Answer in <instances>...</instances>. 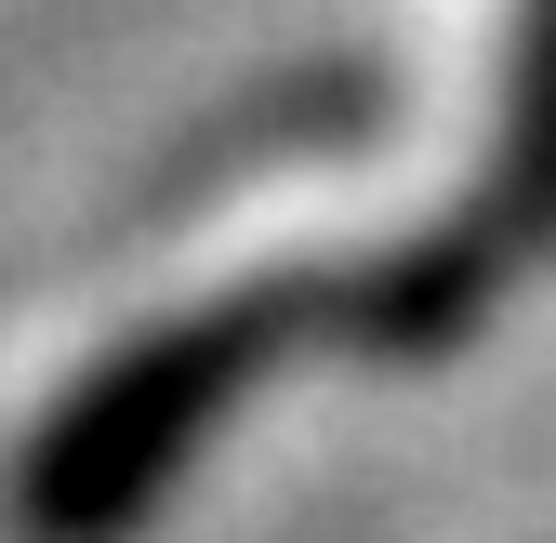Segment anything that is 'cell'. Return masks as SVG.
<instances>
[{
	"instance_id": "2",
	"label": "cell",
	"mask_w": 556,
	"mask_h": 543,
	"mask_svg": "<svg viewBox=\"0 0 556 543\" xmlns=\"http://www.w3.org/2000/svg\"><path fill=\"white\" fill-rule=\"evenodd\" d=\"M491 226L504 252L556 239V0H530V53H517V119H504V186H491Z\"/></svg>"
},
{
	"instance_id": "1",
	"label": "cell",
	"mask_w": 556,
	"mask_h": 543,
	"mask_svg": "<svg viewBox=\"0 0 556 543\" xmlns=\"http://www.w3.org/2000/svg\"><path fill=\"white\" fill-rule=\"evenodd\" d=\"M305 331V292H239L213 318H173L147 331V345H119L93 384H80V412H66L40 451H27V478H14V530L27 543H106L147 517V491L186 464V438L239 397L252 358H278Z\"/></svg>"
}]
</instances>
